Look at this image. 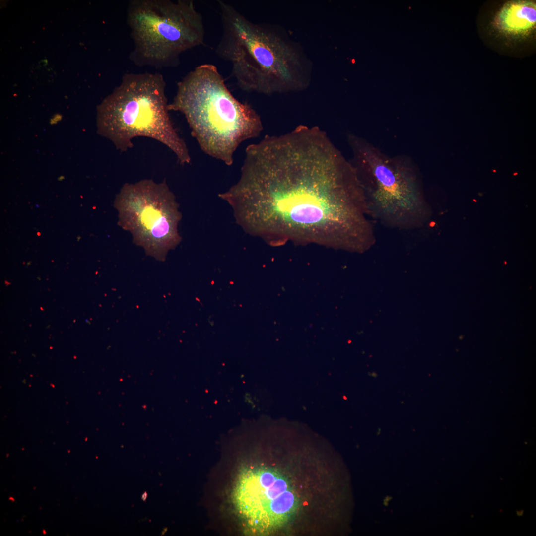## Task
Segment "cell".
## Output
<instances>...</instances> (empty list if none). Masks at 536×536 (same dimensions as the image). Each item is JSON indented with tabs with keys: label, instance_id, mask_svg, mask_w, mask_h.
<instances>
[{
	"label": "cell",
	"instance_id": "6da1fadb",
	"mask_svg": "<svg viewBox=\"0 0 536 536\" xmlns=\"http://www.w3.org/2000/svg\"><path fill=\"white\" fill-rule=\"evenodd\" d=\"M245 153L239 180L219 196L246 232L274 246L290 241L362 253L374 245L356 172L318 127L266 135Z\"/></svg>",
	"mask_w": 536,
	"mask_h": 536
},
{
	"label": "cell",
	"instance_id": "7a4b0ae2",
	"mask_svg": "<svg viewBox=\"0 0 536 536\" xmlns=\"http://www.w3.org/2000/svg\"><path fill=\"white\" fill-rule=\"evenodd\" d=\"M168 109L185 116L205 153L229 166L240 144L259 136L263 129L257 112L235 98L211 64L197 66L178 83Z\"/></svg>",
	"mask_w": 536,
	"mask_h": 536
},
{
	"label": "cell",
	"instance_id": "3957f363",
	"mask_svg": "<svg viewBox=\"0 0 536 536\" xmlns=\"http://www.w3.org/2000/svg\"><path fill=\"white\" fill-rule=\"evenodd\" d=\"M222 34L217 54L229 62L238 86L265 94L284 92L299 66L296 43L277 26L253 22L218 1Z\"/></svg>",
	"mask_w": 536,
	"mask_h": 536
},
{
	"label": "cell",
	"instance_id": "277c9868",
	"mask_svg": "<svg viewBox=\"0 0 536 536\" xmlns=\"http://www.w3.org/2000/svg\"><path fill=\"white\" fill-rule=\"evenodd\" d=\"M165 87L159 73L125 74L120 85L98 107L99 133L121 151L132 147L135 137L152 138L170 149L180 164L190 163L188 149L169 115Z\"/></svg>",
	"mask_w": 536,
	"mask_h": 536
},
{
	"label": "cell",
	"instance_id": "5b68a950",
	"mask_svg": "<svg viewBox=\"0 0 536 536\" xmlns=\"http://www.w3.org/2000/svg\"><path fill=\"white\" fill-rule=\"evenodd\" d=\"M354 167L370 217L386 226L411 230L421 226L427 206L414 167L402 158H389L364 139L347 137Z\"/></svg>",
	"mask_w": 536,
	"mask_h": 536
},
{
	"label": "cell",
	"instance_id": "8992f818",
	"mask_svg": "<svg viewBox=\"0 0 536 536\" xmlns=\"http://www.w3.org/2000/svg\"><path fill=\"white\" fill-rule=\"evenodd\" d=\"M127 22L134 43L130 58L138 66L173 67L204 40L203 17L191 0H131Z\"/></svg>",
	"mask_w": 536,
	"mask_h": 536
},
{
	"label": "cell",
	"instance_id": "52a82bcc",
	"mask_svg": "<svg viewBox=\"0 0 536 536\" xmlns=\"http://www.w3.org/2000/svg\"><path fill=\"white\" fill-rule=\"evenodd\" d=\"M115 206L119 212L118 224L131 233L133 242L147 255L164 261L168 252L180 243L178 226L182 215L165 181L157 183L144 179L125 183Z\"/></svg>",
	"mask_w": 536,
	"mask_h": 536
},
{
	"label": "cell",
	"instance_id": "ba28073f",
	"mask_svg": "<svg viewBox=\"0 0 536 536\" xmlns=\"http://www.w3.org/2000/svg\"><path fill=\"white\" fill-rule=\"evenodd\" d=\"M232 499L245 529L255 534H268L283 526L298 504L287 479L266 467L243 468L235 482Z\"/></svg>",
	"mask_w": 536,
	"mask_h": 536
},
{
	"label": "cell",
	"instance_id": "9c48e42d",
	"mask_svg": "<svg viewBox=\"0 0 536 536\" xmlns=\"http://www.w3.org/2000/svg\"><path fill=\"white\" fill-rule=\"evenodd\" d=\"M536 5L530 0L506 3L497 14L494 24L502 33L511 36L526 35L534 29Z\"/></svg>",
	"mask_w": 536,
	"mask_h": 536
},
{
	"label": "cell",
	"instance_id": "30bf717a",
	"mask_svg": "<svg viewBox=\"0 0 536 536\" xmlns=\"http://www.w3.org/2000/svg\"><path fill=\"white\" fill-rule=\"evenodd\" d=\"M147 497V493L146 492H144L141 495V499L143 501H145Z\"/></svg>",
	"mask_w": 536,
	"mask_h": 536
}]
</instances>
